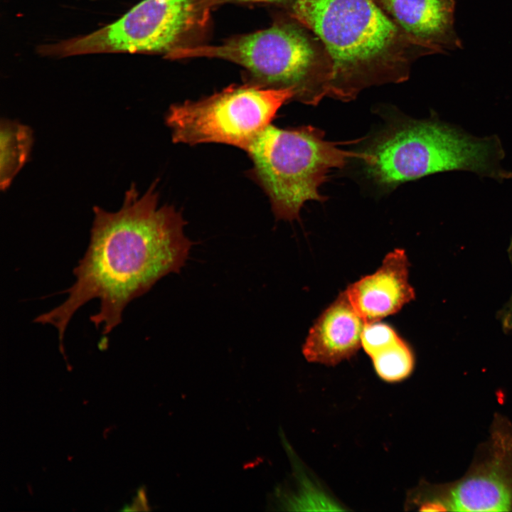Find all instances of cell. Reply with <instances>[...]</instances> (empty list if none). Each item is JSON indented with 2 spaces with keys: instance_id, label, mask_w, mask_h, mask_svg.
Listing matches in <instances>:
<instances>
[{
  "instance_id": "obj_15",
  "label": "cell",
  "mask_w": 512,
  "mask_h": 512,
  "mask_svg": "<svg viewBox=\"0 0 512 512\" xmlns=\"http://www.w3.org/2000/svg\"><path fill=\"white\" fill-rule=\"evenodd\" d=\"M214 6L226 2L264 3L284 6L290 0H210Z\"/></svg>"
},
{
  "instance_id": "obj_1",
  "label": "cell",
  "mask_w": 512,
  "mask_h": 512,
  "mask_svg": "<svg viewBox=\"0 0 512 512\" xmlns=\"http://www.w3.org/2000/svg\"><path fill=\"white\" fill-rule=\"evenodd\" d=\"M156 185L140 196L132 183L117 211L93 207L90 242L73 269L75 281L63 292L66 299L34 319L55 328L60 352L68 325L84 304L99 299V311L90 319L109 334L130 302L186 261L192 242L184 235L185 221L174 206H159Z\"/></svg>"
},
{
  "instance_id": "obj_6",
  "label": "cell",
  "mask_w": 512,
  "mask_h": 512,
  "mask_svg": "<svg viewBox=\"0 0 512 512\" xmlns=\"http://www.w3.org/2000/svg\"><path fill=\"white\" fill-rule=\"evenodd\" d=\"M295 95L292 88L233 85L199 100L172 105L166 123L176 143H220L247 151Z\"/></svg>"
},
{
  "instance_id": "obj_11",
  "label": "cell",
  "mask_w": 512,
  "mask_h": 512,
  "mask_svg": "<svg viewBox=\"0 0 512 512\" xmlns=\"http://www.w3.org/2000/svg\"><path fill=\"white\" fill-rule=\"evenodd\" d=\"M404 31L436 53L462 48L454 0H373Z\"/></svg>"
},
{
  "instance_id": "obj_16",
  "label": "cell",
  "mask_w": 512,
  "mask_h": 512,
  "mask_svg": "<svg viewBox=\"0 0 512 512\" xmlns=\"http://www.w3.org/2000/svg\"><path fill=\"white\" fill-rule=\"evenodd\" d=\"M504 320L506 326L507 327L512 328V299L510 302Z\"/></svg>"
},
{
  "instance_id": "obj_12",
  "label": "cell",
  "mask_w": 512,
  "mask_h": 512,
  "mask_svg": "<svg viewBox=\"0 0 512 512\" xmlns=\"http://www.w3.org/2000/svg\"><path fill=\"white\" fill-rule=\"evenodd\" d=\"M33 144L30 127L9 119L0 123V188L7 190L28 159Z\"/></svg>"
},
{
  "instance_id": "obj_3",
  "label": "cell",
  "mask_w": 512,
  "mask_h": 512,
  "mask_svg": "<svg viewBox=\"0 0 512 512\" xmlns=\"http://www.w3.org/2000/svg\"><path fill=\"white\" fill-rule=\"evenodd\" d=\"M363 152L367 174L387 188L452 170L496 179L511 176L501 168L504 153L496 137H474L437 119L398 121L380 132Z\"/></svg>"
},
{
  "instance_id": "obj_2",
  "label": "cell",
  "mask_w": 512,
  "mask_h": 512,
  "mask_svg": "<svg viewBox=\"0 0 512 512\" xmlns=\"http://www.w3.org/2000/svg\"><path fill=\"white\" fill-rule=\"evenodd\" d=\"M288 16L311 31L332 62L329 97L408 79L412 64L436 53L404 31L373 0H290Z\"/></svg>"
},
{
  "instance_id": "obj_13",
  "label": "cell",
  "mask_w": 512,
  "mask_h": 512,
  "mask_svg": "<svg viewBox=\"0 0 512 512\" xmlns=\"http://www.w3.org/2000/svg\"><path fill=\"white\" fill-rule=\"evenodd\" d=\"M377 374L384 380L395 382L407 378L414 367V357L400 338L371 356Z\"/></svg>"
},
{
  "instance_id": "obj_5",
  "label": "cell",
  "mask_w": 512,
  "mask_h": 512,
  "mask_svg": "<svg viewBox=\"0 0 512 512\" xmlns=\"http://www.w3.org/2000/svg\"><path fill=\"white\" fill-rule=\"evenodd\" d=\"M343 142L325 139L312 126L282 129L269 125L247 150L251 176L262 188L277 219L292 220L308 201H323L319 189L336 169L350 159H363V151L340 148Z\"/></svg>"
},
{
  "instance_id": "obj_10",
  "label": "cell",
  "mask_w": 512,
  "mask_h": 512,
  "mask_svg": "<svg viewBox=\"0 0 512 512\" xmlns=\"http://www.w3.org/2000/svg\"><path fill=\"white\" fill-rule=\"evenodd\" d=\"M365 324L344 291L314 322L303 346V354L310 362L336 365L351 358L361 346Z\"/></svg>"
},
{
  "instance_id": "obj_4",
  "label": "cell",
  "mask_w": 512,
  "mask_h": 512,
  "mask_svg": "<svg viewBox=\"0 0 512 512\" xmlns=\"http://www.w3.org/2000/svg\"><path fill=\"white\" fill-rule=\"evenodd\" d=\"M166 56L215 58L235 63L249 73V83L292 88L294 100L307 105H316L330 94L333 67L329 53L311 31L289 16L268 28L235 36L220 45L181 48Z\"/></svg>"
},
{
  "instance_id": "obj_7",
  "label": "cell",
  "mask_w": 512,
  "mask_h": 512,
  "mask_svg": "<svg viewBox=\"0 0 512 512\" xmlns=\"http://www.w3.org/2000/svg\"><path fill=\"white\" fill-rule=\"evenodd\" d=\"M210 0H143L117 21L65 45L68 54L166 53L192 46L206 28Z\"/></svg>"
},
{
  "instance_id": "obj_8",
  "label": "cell",
  "mask_w": 512,
  "mask_h": 512,
  "mask_svg": "<svg viewBox=\"0 0 512 512\" xmlns=\"http://www.w3.org/2000/svg\"><path fill=\"white\" fill-rule=\"evenodd\" d=\"M414 500L423 511L512 512L511 420L496 413L464 474L447 483L422 484Z\"/></svg>"
},
{
  "instance_id": "obj_14",
  "label": "cell",
  "mask_w": 512,
  "mask_h": 512,
  "mask_svg": "<svg viewBox=\"0 0 512 512\" xmlns=\"http://www.w3.org/2000/svg\"><path fill=\"white\" fill-rule=\"evenodd\" d=\"M399 338L387 324L378 321L366 323L361 335V346L371 357Z\"/></svg>"
},
{
  "instance_id": "obj_9",
  "label": "cell",
  "mask_w": 512,
  "mask_h": 512,
  "mask_svg": "<svg viewBox=\"0 0 512 512\" xmlns=\"http://www.w3.org/2000/svg\"><path fill=\"white\" fill-rule=\"evenodd\" d=\"M409 265L405 251L396 249L385 256L375 272L347 287V297L365 323L394 314L415 298L408 282Z\"/></svg>"
}]
</instances>
